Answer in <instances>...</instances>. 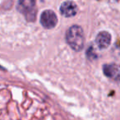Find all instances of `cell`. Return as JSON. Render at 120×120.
Returning <instances> with one entry per match:
<instances>
[{
    "mask_svg": "<svg viewBox=\"0 0 120 120\" xmlns=\"http://www.w3.org/2000/svg\"><path fill=\"white\" fill-rule=\"evenodd\" d=\"M66 40L69 46L75 51H81L84 46L83 30L79 26L74 25L68 30L66 34Z\"/></svg>",
    "mask_w": 120,
    "mask_h": 120,
    "instance_id": "obj_1",
    "label": "cell"
},
{
    "mask_svg": "<svg viewBox=\"0 0 120 120\" xmlns=\"http://www.w3.org/2000/svg\"><path fill=\"white\" fill-rule=\"evenodd\" d=\"M35 2L36 0H19L17 4V10L25 14L26 18L28 20H30V17H31V21L35 20Z\"/></svg>",
    "mask_w": 120,
    "mask_h": 120,
    "instance_id": "obj_2",
    "label": "cell"
},
{
    "mask_svg": "<svg viewBox=\"0 0 120 120\" xmlns=\"http://www.w3.org/2000/svg\"><path fill=\"white\" fill-rule=\"evenodd\" d=\"M40 23L46 29L53 28L58 23L56 14L51 10H46L43 12L40 16Z\"/></svg>",
    "mask_w": 120,
    "mask_h": 120,
    "instance_id": "obj_3",
    "label": "cell"
},
{
    "mask_svg": "<svg viewBox=\"0 0 120 120\" xmlns=\"http://www.w3.org/2000/svg\"><path fill=\"white\" fill-rule=\"evenodd\" d=\"M103 72L106 77L116 82H120V65L114 64H105L104 65Z\"/></svg>",
    "mask_w": 120,
    "mask_h": 120,
    "instance_id": "obj_4",
    "label": "cell"
},
{
    "mask_svg": "<svg viewBox=\"0 0 120 120\" xmlns=\"http://www.w3.org/2000/svg\"><path fill=\"white\" fill-rule=\"evenodd\" d=\"M60 12L63 16L66 17H73L77 12V7L75 3L72 1H66L61 4Z\"/></svg>",
    "mask_w": 120,
    "mask_h": 120,
    "instance_id": "obj_5",
    "label": "cell"
},
{
    "mask_svg": "<svg viewBox=\"0 0 120 120\" xmlns=\"http://www.w3.org/2000/svg\"><path fill=\"white\" fill-rule=\"evenodd\" d=\"M111 41V35L107 31H101L97 35L95 38L96 45L100 49H106L110 45Z\"/></svg>",
    "mask_w": 120,
    "mask_h": 120,
    "instance_id": "obj_6",
    "label": "cell"
}]
</instances>
